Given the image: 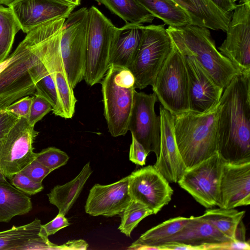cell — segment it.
<instances>
[{
	"mask_svg": "<svg viewBox=\"0 0 250 250\" xmlns=\"http://www.w3.org/2000/svg\"><path fill=\"white\" fill-rule=\"evenodd\" d=\"M65 20L57 18L35 27L5 59L6 65L0 72V111L22 97L35 94V83L45 68L49 46Z\"/></svg>",
	"mask_w": 250,
	"mask_h": 250,
	"instance_id": "1",
	"label": "cell"
},
{
	"mask_svg": "<svg viewBox=\"0 0 250 250\" xmlns=\"http://www.w3.org/2000/svg\"><path fill=\"white\" fill-rule=\"evenodd\" d=\"M217 152L227 163L250 162V72L239 73L223 90L217 119Z\"/></svg>",
	"mask_w": 250,
	"mask_h": 250,
	"instance_id": "2",
	"label": "cell"
},
{
	"mask_svg": "<svg viewBox=\"0 0 250 250\" xmlns=\"http://www.w3.org/2000/svg\"><path fill=\"white\" fill-rule=\"evenodd\" d=\"M219 111V102L205 112L189 110L174 116V136L187 169L217 153Z\"/></svg>",
	"mask_w": 250,
	"mask_h": 250,
	"instance_id": "3",
	"label": "cell"
},
{
	"mask_svg": "<svg viewBox=\"0 0 250 250\" xmlns=\"http://www.w3.org/2000/svg\"><path fill=\"white\" fill-rule=\"evenodd\" d=\"M166 30L177 49L193 57L224 89L240 73L217 49L209 29L189 24Z\"/></svg>",
	"mask_w": 250,
	"mask_h": 250,
	"instance_id": "4",
	"label": "cell"
},
{
	"mask_svg": "<svg viewBox=\"0 0 250 250\" xmlns=\"http://www.w3.org/2000/svg\"><path fill=\"white\" fill-rule=\"evenodd\" d=\"M135 78L127 68L111 65L102 80L104 113L108 131L116 137L128 130L134 92Z\"/></svg>",
	"mask_w": 250,
	"mask_h": 250,
	"instance_id": "5",
	"label": "cell"
},
{
	"mask_svg": "<svg viewBox=\"0 0 250 250\" xmlns=\"http://www.w3.org/2000/svg\"><path fill=\"white\" fill-rule=\"evenodd\" d=\"M118 31V27L97 7L88 9L83 78L88 85L101 82L106 72Z\"/></svg>",
	"mask_w": 250,
	"mask_h": 250,
	"instance_id": "6",
	"label": "cell"
},
{
	"mask_svg": "<svg viewBox=\"0 0 250 250\" xmlns=\"http://www.w3.org/2000/svg\"><path fill=\"white\" fill-rule=\"evenodd\" d=\"M172 46L164 25H143L138 50L128 68L135 78V88L143 89L152 85Z\"/></svg>",
	"mask_w": 250,
	"mask_h": 250,
	"instance_id": "7",
	"label": "cell"
},
{
	"mask_svg": "<svg viewBox=\"0 0 250 250\" xmlns=\"http://www.w3.org/2000/svg\"><path fill=\"white\" fill-rule=\"evenodd\" d=\"M172 45L151 86L162 106L175 116L189 110V88L184 56Z\"/></svg>",
	"mask_w": 250,
	"mask_h": 250,
	"instance_id": "8",
	"label": "cell"
},
{
	"mask_svg": "<svg viewBox=\"0 0 250 250\" xmlns=\"http://www.w3.org/2000/svg\"><path fill=\"white\" fill-rule=\"evenodd\" d=\"M88 9L82 7L65 19L60 38V51L68 81L74 89L84 78Z\"/></svg>",
	"mask_w": 250,
	"mask_h": 250,
	"instance_id": "9",
	"label": "cell"
},
{
	"mask_svg": "<svg viewBox=\"0 0 250 250\" xmlns=\"http://www.w3.org/2000/svg\"><path fill=\"white\" fill-rule=\"evenodd\" d=\"M225 162L217 152L187 169L177 183L205 208L218 206L220 181Z\"/></svg>",
	"mask_w": 250,
	"mask_h": 250,
	"instance_id": "10",
	"label": "cell"
},
{
	"mask_svg": "<svg viewBox=\"0 0 250 250\" xmlns=\"http://www.w3.org/2000/svg\"><path fill=\"white\" fill-rule=\"evenodd\" d=\"M39 132L27 118H19L0 146V173L10 180L35 159L33 144Z\"/></svg>",
	"mask_w": 250,
	"mask_h": 250,
	"instance_id": "11",
	"label": "cell"
},
{
	"mask_svg": "<svg viewBox=\"0 0 250 250\" xmlns=\"http://www.w3.org/2000/svg\"><path fill=\"white\" fill-rule=\"evenodd\" d=\"M226 32L219 52L239 72H250V2L237 4Z\"/></svg>",
	"mask_w": 250,
	"mask_h": 250,
	"instance_id": "12",
	"label": "cell"
},
{
	"mask_svg": "<svg viewBox=\"0 0 250 250\" xmlns=\"http://www.w3.org/2000/svg\"><path fill=\"white\" fill-rule=\"evenodd\" d=\"M158 99L153 93L134 92L133 105L128 130L149 154L152 152L157 157L160 146V120L154 107Z\"/></svg>",
	"mask_w": 250,
	"mask_h": 250,
	"instance_id": "13",
	"label": "cell"
},
{
	"mask_svg": "<svg viewBox=\"0 0 250 250\" xmlns=\"http://www.w3.org/2000/svg\"><path fill=\"white\" fill-rule=\"evenodd\" d=\"M128 192L132 199L156 214L171 201L173 190L154 166L149 165L128 175Z\"/></svg>",
	"mask_w": 250,
	"mask_h": 250,
	"instance_id": "14",
	"label": "cell"
},
{
	"mask_svg": "<svg viewBox=\"0 0 250 250\" xmlns=\"http://www.w3.org/2000/svg\"><path fill=\"white\" fill-rule=\"evenodd\" d=\"M160 146L153 165L169 183H177L187 167L176 144L174 131V116L160 106Z\"/></svg>",
	"mask_w": 250,
	"mask_h": 250,
	"instance_id": "15",
	"label": "cell"
},
{
	"mask_svg": "<svg viewBox=\"0 0 250 250\" xmlns=\"http://www.w3.org/2000/svg\"><path fill=\"white\" fill-rule=\"evenodd\" d=\"M184 56L188 79L189 110L206 112L219 103L224 89L193 57Z\"/></svg>",
	"mask_w": 250,
	"mask_h": 250,
	"instance_id": "16",
	"label": "cell"
},
{
	"mask_svg": "<svg viewBox=\"0 0 250 250\" xmlns=\"http://www.w3.org/2000/svg\"><path fill=\"white\" fill-rule=\"evenodd\" d=\"M8 7L25 33L48 21L66 19L76 7L60 0H17Z\"/></svg>",
	"mask_w": 250,
	"mask_h": 250,
	"instance_id": "17",
	"label": "cell"
},
{
	"mask_svg": "<svg viewBox=\"0 0 250 250\" xmlns=\"http://www.w3.org/2000/svg\"><path fill=\"white\" fill-rule=\"evenodd\" d=\"M131 199L127 176L108 185L95 184L89 190L84 209L93 216L120 215Z\"/></svg>",
	"mask_w": 250,
	"mask_h": 250,
	"instance_id": "18",
	"label": "cell"
},
{
	"mask_svg": "<svg viewBox=\"0 0 250 250\" xmlns=\"http://www.w3.org/2000/svg\"><path fill=\"white\" fill-rule=\"evenodd\" d=\"M250 204V162H225L220 185L218 207L234 208Z\"/></svg>",
	"mask_w": 250,
	"mask_h": 250,
	"instance_id": "19",
	"label": "cell"
},
{
	"mask_svg": "<svg viewBox=\"0 0 250 250\" xmlns=\"http://www.w3.org/2000/svg\"><path fill=\"white\" fill-rule=\"evenodd\" d=\"M41 220L36 218L20 226L0 231V250H61L41 233Z\"/></svg>",
	"mask_w": 250,
	"mask_h": 250,
	"instance_id": "20",
	"label": "cell"
},
{
	"mask_svg": "<svg viewBox=\"0 0 250 250\" xmlns=\"http://www.w3.org/2000/svg\"><path fill=\"white\" fill-rule=\"evenodd\" d=\"M61 32L54 38L48 50L44 64L52 73L62 112V118L71 119L77 102L73 89L68 81L60 51Z\"/></svg>",
	"mask_w": 250,
	"mask_h": 250,
	"instance_id": "21",
	"label": "cell"
},
{
	"mask_svg": "<svg viewBox=\"0 0 250 250\" xmlns=\"http://www.w3.org/2000/svg\"><path fill=\"white\" fill-rule=\"evenodd\" d=\"M189 15L191 25L226 32L232 13L221 10L211 0H173Z\"/></svg>",
	"mask_w": 250,
	"mask_h": 250,
	"instance_id": "22",
	"label": "cell"
},
{
	"mask_svg": "<svg viewBox=\"0 0 250 250\" xmlns=\"http://www.w3.org/2000/svg\"><path fill=\"white\" fill-rule=\"evenodd\" d=\"M143 24L125 23L118 28V34L111 52V65L128 68L139 49Z\"/></svg>",
	"mask_w": 250,
	"mask_h": 250,
	"instance_id": "23",
	"label": "cell"
},
{
	"mask_svg": "<svg viewBox=\"0 0 250 250\" xmlns=\"http://www.w3.org/2000/svg\"><path fill=\"white\" fill-rule=\"evenodd\" d=\"M230 241L232 240L200 216H190V220L183 229L167 242L177 241L194 246H200L220 244Z\"/></svg>",
	"mask_w": 250,
	"mask_h": 250,
	"instance_id": "24",
	"label": "cell"
},
{
	"mask_svg": "<svg viewBox=\"0 0 250 250\" xmlns=\"http://www.w3.org/2000/svg\"><path fill=\"white\" fill-rule=\"evenodd\" d=\"M92 173L90 163L88 162L73 180L62 185H57L50 190L47 194L48 200L57 208L59 213L65 215L68 213Z\"/></svg>",
	"mask_w": 250,
	"mask_h": 250,
	"instance_id": "25",
	"label": "cell"
},
{
	"mask_svg": "<svg viewBox=\"0 0 250 250\" xmlns=\"http://www.w3.org/2000/svg\"><path fill=\"white\" fill-rule=\"evenodd\" d=\"M32 209L31 198L0 173V222L8 223L15 216L25 214Z\"/></svg>",
	"mask_w": 250,
	"mask_h": 250,
	"instance_id": "26",
	"label": "cell"
},
{
	"mask_svg": "<svg viewBox=\"0 0 250 250\" xmlns=\"http://www.w3.org/2000/svg\"><path fill=\"white\" fill-rule=\"evenodd\" d=\"M189 220L190 217L179 216L166 220L143 233L127 249L157 250L155 246L181 231Z\"/></svg>",
	"mask_w": 250,
	"mask_h": 250,
	"instance_id": "27",
	"label": "cell"
},
{
	"mask_svg": "<svg viewBox=\"0 0 250 250\" xmlns=\"http://www.w3.org/2000/svg\"><path fill=\"white\" fill-rule=\"evenodd\" d=\"M155 18L166 24L179 27L191 24L188 13L173 0H137Z\"/></svg>",
	"mask_w": 250,
	"mask_h": 250,
	"instance_id": "28",
	"label": "cell"
},
{
	"mask_svg": "<svg viewBox=\"0 0 250 250\" xmlns=\"http://www.w3.org/2000/svg\"><path fill=\"white\" fill-rule=\"evenodd\" d=\"M104 5L125 23H151L155 17L137 0H95Z\"/></svg>",
	"mask_w": 250,
	"mask_h": 250,
	"instance_id": "29",
	"label": "cell"
},
{
	"mask_svg": "<svg viewBox=\"0 0 250 250\" xmlns=\"http://www.w3.org/2000/svg\"><path fill=\"white\" fill-rule=\"evenodd\" d=\"M245 213L234 208H218L206 210L201 216L232 241L236 240L238 226Z\"/></svg>",
	"mask_w": 250,
	"mask_h": 250,
	"instance_id": "30",
	"label": "cell"
},
{
	"mask_svg": "<svg viewBox=\"0 0 250 250\" xmlns=\"http://www.w3.org/2000/svg\"><path fill=\"white\" fill-rule=\"evenodd\" d=\"M20 25L11 9L0 4V63L8 56Z\"/></svg>",
	"mask_w": 250,
	"mask_h": 250,
	"instance_id": "31",
	"label": "cell"
},
{
	"mask_svg": "<svg viewBox=\"0 0 250 250\" xmlns=\"http://www.w3.org/2000/svg\"><path fill=\"white\" fill-rule=\"evenodd\" d=\"M152 214L153 212L146 206L131 199L120 215L121 221L118 229L126 236L130 237L138 224Z\"/></svg>",
	"mask_w": 250,
	"mask_h": 250,
	"instance_id": "32",
	"label": "cell"
},
{
	"mask_svg": "<svg viewBox=\"0 0 250 250\" xmlns=\"http://www.w3.org/2000/svg\"><path fill=\"white\" fill-rule=\"evenodd\" d=\"M35 94L44 97L52 107L53 113L62 118V112L61 106L57 90L52 73L46 66L41 77L35 83Z\"/></svg>",
	"mask_w": 250,
	"mask_h": 250,
	"instance_id": "33",
	"label": "cell"
},
{
	"mask_svg": "<svg viewBox=\"0 0 250 250\" xmlns=\"http://www.w3.org/2000/svg\"><path fill=\"white\" fill-rule=\"evenodd\" d=\"M35 159L52 171L66 165L69 159L64 151L55 147H49L35 153Z\"/></svg>",
	"mask_w": 250,
	"mask_h": 250,
	"instance_id": "34",
	"label": "cell"
},
{
	"mask_svg": "<svg viewBox=\"0 0 250 250\" xmlns=\"http://www.w3.org/2000/svg\"><path fill=\"white\" fill-rule=\"evenodd\" d=\"M50 111H52V107L49 101L44 97L35 94L33 96L29 113L27 119L29 124L34 126L38 122L42 120Z\"/></svg>",
	"mask_w": 250,
	"mask_h": 250,
	"instance_id": "35",
	"label": "cell"
},
{
	"mask_svg": "<svg viewBox=\"0 0 250 250\" xmlns=\"http://www.w3.org/2000/svg\"><path fill=\"white\" fill-rule=\"evenodd\" d=\"M10 182L16 188L29 195H35L44 188L42 183L35 182L20 172L15 174Z\"/></svg>",
	"mask_w": 250,
	"mask_h": 250,
	"instance_id": "36",
	"label": "cell"
},
{
	"mask_svg": "<svg viewBox=\"0 0 250 250\" xmlns=\"http://www.w3.org/2000/svg\"><path fill=\"white\" fill-rule=\"evenodd\" d=\"M51 172L50 169L35 159L20 172L35 182L42 183L44 178Z\"/></svg>",
	"mask_w": 250,
	"mask_h": 250,
	"instance_id": "37",
	"label": "cell"
},
{
	"mask_svg": "<svg viewBox=\"0 0 250 250\" xmlns=\"http://www.w3.org/2000/svg\"><path fill=\"white\" fill-rule=\"evenodd\" d=\"M32 99L33 96H25L14 102L2 110L10 112L18 118L24 117L27 119Z\"/></svg>",
	"mask_w": 250,
	"mask_h": 250,
	"instance_id": "38",
	"label": "cell"
},
{
	"mask_svg": "<svg viewBox=\"0 0 250 250\" xmlns=\"http://www.w3.org/2000/svg\"><path fill=\"white\" fill-rule=\"evenodd\" d=\"M69 225L70 223L65 215L58 213V215L51 221L44 225H42L41 233L42 236L48 237Z\"/></svg>",
	"mask_w": 250,
	"mask_h": 250,
	"instance_id": "39",
	"label": "cell"
},
{
	"mask_svg": "<svg viewBox=\"0 0 250 250\" xmlns=\"http://www.w3.org/2000/svg\"><path fill=\"white\" fill-rule=\"evenodd\" d=\"M132 142L130 146L129 158L135 164L143 166L146 165L148 154L144 147L131 135Z\"/></svg>",
	"mask_w": 250,
	"mask_h": 250,
	"instance_id": "40",
	"label": "cell"
},
{
	"mask_svg": "<svg viewBox=\"0 0 250 250\" xmlns=\"http://www.w3.org/2000/svg\"><path fill=\"white\" fill-rule=\"evenodd\" d=\"M156 247V246H155ZM158 250H205L204 245L194 246L177 241H168L157 246Z\"/></svg>",
	"mask_w": 250,
	"mask_h": 250,
	"instance_id": "41",
	"label": "cell"
},
{
	"mask_svg": "<svg viewBox=\"0 0 250 250\" xmlns=\"http://www.w3.org/2000/svg\"><path fill=\"white\" fill-rule=\"evenodd\" d=\"M18 119V117L9 112L8 115L0 122V146L5 136Z\"/></svg>",
	"mask_w": 250,
	"mask_h": 250,
	"instance_id": "42",
	"label": "cell"
},
{
	"mask_svg": "<svg viewBox=\"0 0 250 250\" xmlns=\"http://www.w3.org/2000/svg\"><path fill=\"white\" fill-rule=\"evenodd\" d=\"M221 10L232 13L235 8L237 4L232 0H211Z\"/></svg>",
	"mask_w": 250,
	"mask_h": 250,
	"instance_id": "43",
	"label": "cell"
},
{
	"mask_svg": "<svg viewBox=\"0 0 250 250\" xmlns=\"http://www.w3.org/2000/svg\"><path fill=\"white\" fill-rule=\"evenodd\" d=\"M66 3L73 5L75 6L79 5L81 3V0H60Z\"/></svg>",
	"mask_w": 250,
	"mask_h": 250,
	"instance_id": "44",
	"label": "cell"
},
{
	"mask_svg": "<svg viewBox=\"0 0 250 250\" xmlns=\"http://www.w3.org/2000/svg\"><path fill=\"white\" fill-rule=\"evenodd\" d=\"M17 0H0V4L9 6L11 4Z\"/></svg>",
	"mask_w": 250,
	"mask_h": 250,
	"instance_id": "45",
	"label": "cell"
},
{
	"mask_svg": "<svg viewBox=\"0 0 250 250\" xmlns=\"http://www.w3.org/2000/svg\"><path fill=\"white\" fill-rule=\"evenodd\" d=\"M9 114L8 112L4 110L0 111V122H1Z\"/></svg>",
	"mask_w": 250,
	"mask_h": 250,
	"instance_id": "46",
	"label": "cell"
},
{
	"mask_svg": "<svg viewBox=\"0 0 250 250\" xmlns=\"http://www.w3.org/2000/svg\"><path fill=\"white\" fill-rule=\"evenodd\" d=\"M234 2H236L239 1V2H250V0H232Z\"/></svg>",
	"mask_w": 250,
	"mask_h": 250,
	"instance_id": "47",
	"label": "cell"
}]
</instances>
